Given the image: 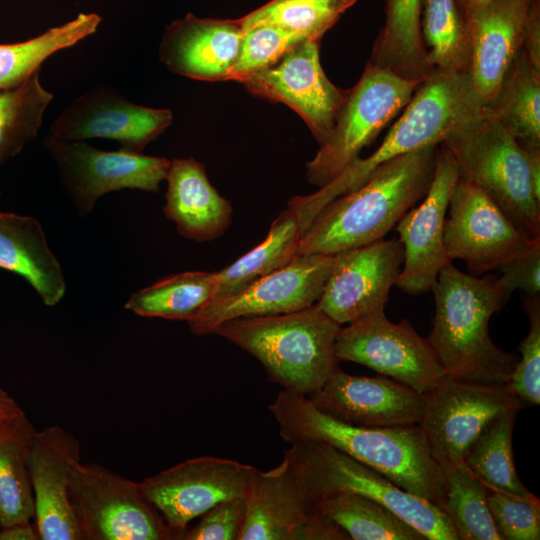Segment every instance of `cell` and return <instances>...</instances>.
<instances>
[{
  "label": "cell",
  "mask_w": 540,
  "mask_h": 540,
  "mask_svg": "<svg viewBox=\"0 0 540 540\" xmlns=\"http://www.w3.org/2000/svg\"><path fill=\"white\" fill-rule=\"evenodd\" d=\"M284 451L304 487L357 493L385 506L426 540H459L443 510L383 474L324 443L296 441Z\"/></svg>",
  "instance_id": "52a82bcc"
},
{
  "label": "cell",
  "mask_w": 540,
  "mask_h": 540,
  "mask_svg": "<svg viewBox=\"0 0 540 540\" xmlns=\"http://www.w3.org/2000/svg\"><path fill=\"white\" fill-rule=\"evenodd\" d=\"M384 309L339 329L337 360L365 365L420 394L428 393L446 378L428 338L421 337L407 319L391 322Z\"/></svg>",
  "instance_id": "8fae6325"
},
{
  "label": "cell",
  "mask_w": 540,
  "mask_h": 540,
  "mask_svg": "<svg viewBox=\"0 0 540 540\" xmlns=\"http://www.w3.org/2000/svg\"><path fill=\"white\" fill-rule=\"evenodd\" d=\"M80 444L59 425L34 431L29 470L40 540H81L69 497Z\"/></svg>",
  "instance_id": "603a6c76"
},
{
  "label": "cell",
  "mask_w": 540,
  "mask_h": 540,
  "mask_svg": "<svg viewBox=\"0 0 540 540\" xmlns=\"http://www.w3.org/2000/svg\"><path fill=\"white\" fill-rule=\"evenodd\" d=\"M319 43L316 39L297 43L277 62L241 83L251 94L294 110L321 145L334 127L348 90L337 87L325 75Z\"/></svg>",
  "instance_id": "9a60e30c"
},
{
  "label": "cell",
  "mask_w": 540,
  "mask_h": 540,
  "mask_svg": "<svg viewBox=\"0 0 540 540\" xmlns=\"http://www.w3.org/2000/svg\"><path fill=\"white\" fill-rule=\"evenodd\" d=\"M306 40L271 25L243 29L238 56L227 80L242 82L250 75L277 62L290 48Z\"/></svg>",
  "instance_id": "f35d334b"
},
{
  "label": "cell",
  "mask_w": 540,
  "mask_h": 540,
  "mask_svg": "<svg viewBox=\"0 0 540 540\" xmlns=\"http://www.w3.org/2000/svg\"><path fill=\"white\" fill-rule=\"evenodd\" d=\"M335 254L298 255L285 267L242 292L209 304L187 321L194 335L212 334L222 323L249 316L299 311L317 303L332 270Z\"/></svg>",
  "instance_id": "e0dca14e"
},
{
  "label": "cell",
  "mask_w": 540,
  "mask_h": 540,
  "mask_svg": "<svg viewBox=\"0 0 540 540\" xmlns=\"http://www.w3.org/2000/svg\"><path fill=\"white\" fill-rule=\"evenodd\" d=\"M445 494L441 509L459 540H503L489 507L486 486L470 471L448 464L441 467Z\"/></svg>",
  "instance_id": "8d00e7d4"
},
{
  "label": "cell",
  "mask_w": 540,
  "mask_h": 540,
  "mask_svg": "<svg viewBox=\"0 0 540 540\" xmlns=\"http://www.w3.org/2000/svg\"><path fill=\"white\" fill-rule=\"evenodd\" d=\"M218 283V271L178 273L133 293L125 308L142 317L187 322L214 301Z\"/></svg>",
  "instance_id": "1f68e13d"
},
{
  "label": "cell",
  "mask_w": 540,
  "mask_h": 540,
  "mask_svg": "<svg viewBox=\"0 0 540 540\" xmlns=\"http://www.w3.org/2000/svg\"><path fill=\"white\" fill-rule=\"evenodd\" d=\"M524 149H540V72L521 49L496 97L484 106Z\"/></svg>",
  "instance_id": "4dcf8cb0"
},
{
  "label": "cell",
  "mask_w": 540,
  "mask_h": 540,
  "mask_svg": "<svg viewBox=\"0 0 540 540\" xmlns=\"http://www.w3.org/2000/svg\"><path fill=\"white\" fill-rule=\"evenodd\" d=\"M340 328L315 303L285 314L232 319L212 334L255 357L269 381L308 397L338 367L335 341Z\"/></svg>",
  "instance_id": "5b68a950"
},
{
  "label": "cell",
  "mask_w": 540,
  "mask_h": 540,
  "mask_svg": "<svg viewBox=\"0 0 540 540\" xmlns=\"http://www.w3.org/2000/svg\"><path fill=\"white\" fill-rule=\"evenodd\" d=\"M522 50L533 68L540 72V0H534L525 25Z\"/></svg>",
  "instance_id": "ee69618b"
},
{
  "label": "cell",
  "mask_w": 540,
  "mask_h": 540,
  "mask_svg": "<svg viewBox=\"0 0 540 540\" xmlns=\"http://www.w3.org/2000/svg\"><path fill=\"white\" fill-rule=\"evenodd\" d=\"M69 497L81 540H181L140 482L99 464L74 468Z\"/></svg>",
  "instance_id": "9c48e42d"
},
{
  "label": "cell",
  "mask_w": 540,
  "mask_h": 540,
  "mask_svg": "<svg viewBox=\"0 0 540 540\" xmlns=\"http://www.w3.org/2000/svg\"><path fill=\"white\" fill-rule=\"evenodd\" d=\"M524 150L529 165L533 193L535 198L540 202V149Z\"/></svg>",
  "instance_id": "bcb514c9"
},
{
  "label": "cell",
  "mask_w": 540,
  "mask_h": 540,
  "mask_svg": "<svg viewBox=\"0 0 540 540\" xmlns=\"http://www.w3.org/2000/svg\"><path fill=\"white\" fill-rule=\"evenodd\" d=\"M443 243L450 260L462 259L471 274L499 269L540 238L515 225L479 186L459 179L449 200Z\"/></svg>",
  "instance_id": "4fadbf2b"
},
{
  "label": "cell",
  "mask_w": 540,
  "mask_h": 540,
  "mask_svg": "<svg viewBox=\"0 0 540 540\" xmlns=\"http://www.w3.org/2000/svg\"><path fill=\"white\" fill-rule=\"evenodd\" d=\"M442 144L455 159L459 179L479 186L518 228L540 238V202L525 150L498 120L484 109Z\"/></svg>",
  "instance_id": "8992f818"
},
{
  "label": "cell",
  "mask_w": 540,
  "mask_h": 540,
  "mask_svg": "<svg viewBox=\"0 0 540 540\" xmlns=\"http://www.w3.org/2000/svg\"><path fill=\"white\" fill-rule=\"evenodd\" d=\"M34 431L24 412L0 424V527L34 518L29 470Z\"/></svg>",
  "instance_id": "f546056e"
},
{
  "label": "cell",
  "mask_w": 540,
  "mask_h": 540,
  "mask_svg": "<svg viewBox=\"0 0 540 540\" xmlns=\"http://www.w3.org/2000/svg\"><path fill=\"white\" fill-rule=\"evenodd\" d=\"M522 305L529 319V331L519 343L521 359L505 384L521 401L528 405L540 403V299L522 295Z\"/></svg>",
  "instance_id": "ab89813d"
},
{
  "label": "cell",
  "mask_w": 540,
  "mask_h": 540,
  "mask_svg": "<svg viewBox=\"0 0 540 540\" xmlns=\"http://www.w3.org/2000/svg\"><path fill=\"white\" fill-rule=\"evenodd\" d=\"M269 410L287 443L328 444L383 474L400 488L441 508L445 476L418 424L363 427L317 409L307 396L282 390Z\"/></svg>",
  "instance_id": "6da1fadb"
},
{
  "label": "cell",
  "mask_w": 540,
  "mask_h": 540,
  "mask_svg": "<svg viewBox=\"0 0 540 540\" xmlns=\"http://www.w3.org/2000/svg\"><path fill=\"white\" fill-rule=\"evenodd\" d=\"M39 74L40 70L21 85L0 92V167L38 135L53 100Z\"/></svg>",
  "instance_id": "d590c367"
},
{
  "label": "cell",
  "mask_w": 540,
  "mask_h": 540,
  "mask_svg": "<svg viewBox=\"0 0 540 540\" xmlns=\"http://www.w3.org/2000/svg\"><path fill=\"white\" fill-rule=\"evenodd\" d=\"M23 412L15 399L0 387V424Z\"/></svg>",
  "instance_id": "7dc6e473"
},
{
  "label": "cell",
  "mask_w": 540,
  "mask_h": 540,
  "mask_svg": "<svg viewBox=\"0 0 540 540\" xmlns=\"http://www.w3.org/2000/svg\"><path fill=\"white\" fill-rule=\"evenodd\" d=\"M439 145L394 157L327 203L302 233L299 255L335 254L383 239L426 194Z\"/></svg>",
  "instance_id": "7a4b0ae2"
},
{
  "label": "cell",
  "mask_w": 540,
  "mask_h": 540,
  "mask_svg": "<svg viewBox=\"0 0 540 540\" xmlns=\"http://www.w3.org/2000/svg\"><path fill=\"white\" fill-rule=\"evenodd\" d=\"M484 104L468 72L434 69L415 90L381 145L354 160L338 177L306 196H295L307 225L334 198L361 186L384 162L427 146L440 145L482 115Z\"/></svg>",
  "instance_id": "277c9868"
},
{
  "label": "cell",
  "mask_w": 540,
  "mask_h": 540,
  "mask_svg": "<svg viewBox=\"0 0 540 540\" xmlns=\"http://www.w3.org/2000/svg\"><path fill=\"white\" fill-rule=\"evenodd\" d=\"M357 0H270L240 18L243 29L271 25L304 39L321 40Z\"/></svg>",
  "instance_id": "74e56055"
},
{
  "label": "cell",
  "mask_w": 540,
  "mask_h": 540,
  "mask_svg": "<svg viewBox=\"0 0 540 540\" xmlns=\"http://www.w3.org/2000/svg\"><path fill=\"white\" fill-rule=\"evenodd\" d=\"M308 398L323 413L363 427L418 424L425 403V394L395 380L350 375L339 367Z\"/></svg>",
  "instance_id": "7402d4cb"
},
{
  "label": "cell",
  "mask_w": 540,
  "mask_h": 540,
  "mask_svg": "<svg viewBox=\"0 0 540 540\" xmlns=\"http://www.w3.org/2000/svg\"><path fill=\"white\" fill-rule=\"evenodd\" d=\"M458 180L455 159L440 144L434 175L422 202L395 226L404 247L403 268L395 285L409 295L432 291L439 272L452 263L444 248L443 233L449 200Z\"/></svg>",
  "instance_id": "ac0fdd59"
},
{
  "label": "cell",
  "mask_w": 540,
  "mask_h": 540,
  "mask_svg": "<svg viewBox=\"0 0 540 540\" xmlns=\"http://www.w3.org/2000/svg\"><path fill=\"white\" fill-rule=\"evenodd\" d=\"M470 44L468 73L485 105L498 94L506 73L522 49L534 0H461Z\"/></svg>",
  "instance_id": "44dd1931"
},
{
  "label": "cell",
  "mask_w": 540,
  "mask_h": 540,
  "mask_svg": "<svg viewBox=\"0 0 540 540\" xmlns=\"http://www.w3.org/2000/svg\"><path fill=\"white\" fill-rule=\"evenodd\" d=\"M301 236L300 213L289 202L259 245L218 271L219 283L213 302L232 297L260 278L288 265L299 255Z\"/></svg>",
  "instance_id": "f1b7e54d"
},
{
  "label": "cell",
  "mask_w": 540,
  "mask_h": 540,
  "mask_svg": "<svg viewBox=\"0 0 540 540\" xmlns=\"http://www.w3.org/2000/svg\"><path fill=\"white\" fill-rule=\"evenodd\" d=\"M101 21L96 13H80L28 40L0 43V92L21 85L50 56L94 34Z\"/></svg>",
  "instance_id": "d6a6232c"
},
{
  "label": "cell",
  "mask_w": 540,
  "mask_h": 540,
  "mask_svg": "<svg viewBox=\"0 0 540 540\" xmlns=\"http://www.w3.org/2000/svg\"><path fill=\"white\" fill-rule=\"evenodd\" d=\"M498 276L506 291L511 295L520 289L527 296H537L540 291V240L522 255L499 268Z\"/></svg>",
  "instance_id": "7bdbcfd3"
},
{
  "label": "cell",
  "mask_w": 540,
  "mask_h": 540,
  "mask_svg": "<svg viewBox=\"0 0 540 540\" xmlns=\"http://www.w3.org/2000/svg\"><path fill=\"white\" fill-rule=\"evenodd\" d=\"M315 511L353 540H426L385 506L354 492L304 487Z\"/></svg>",
  "instance_id": "4316f807"
},
{
  "label": "cell",
  "mask_w": 540,
  "mask_h": 540,
  "mask_svg": "<svg viewBox=\"0 0 540 540\" xmlns=\"http://www.w3.org/2000/svg\"><path fill=\"white\" fill-rule=\"evenodd\" d=\"M422 0H386L385 22L376 36L371 64L396 75L423 81L434 70L421 38Z\"/></svg>",
  "instance_id": "83f0119b"
},
{
  "label": "cell",
  "mask_w": 540,
  "mask_h": 540,
  "mask_svg": "<svg viewBox=\"0 0 540 540\" xmlns=\"http://www.w3.org/2000/svg\"><path fill=\"white\" fill-rule=\"evenodd\" d=\"M488 490V507L503 540L540 539L539 498L525 499Z\"/></svg>",
  "instance_id": "60d3db41"
},
{
  "label": "cell",
  "mask_w": 540,
  "mask_h": 540,
  "mask_svg": "<svg viewBox=\"0 0 540 540\" xmlns=\"http://www.w3.org/2000/svg\"><path fill=\"white\" fill-rule=\"evenodd\" d=\"M420 31L433 69L468 72L470 44L461 0H422Z\"/></svg>",
  "instance_id": "e575fe53"
},
{
  "label": "cell",
  "mask_w": 540,
  "mask_h": 540,
  "mask_svg": "<svg viewBox=\"0 0 540 540\" xmlns=\"http://www.w3.org/2000/svg\"><path fill=\"white\" fill-rule=\"evenodd\" d=\"M517 410L496 417L470 448L465 463L487 489L507 495L535 499L517 475L512 449V431Z\"/></svg>",
  "instance_id": "836d02e7"
},
{
  "label": "cell",
  "mask_w": 540,
  "mask_h": 540,
  "mask_svg": "<svg viewBox=\"0 0 540 540\" xmlns=\"http://www.w3.org/2000/svg\"><path fill=\"white\" fill-rule=\"evenodd\" d=\"M172 120L169 109L135 104L112 87L98 84L60 112L51 123L49 134L74 141L113 140L122 150L142 153Z\"/></svg>",
  "instance_id": "d6986e66"
},
{
  "label": "cell",
  "mask_w": 540,
  "mask_h": 540,
  "mask_svg": "<svg viewBox=\"0 0 540 540\" xmlns=\"http://www.w3.org/2000/svg\"><path fill=\"white\" fill-rule=\"evenodd\" d=\"M240 19L198 18L187 13L165 27L160 61L173 73L202 81H226L241 45Z\"/></svg>",
  "instance_id": "cb8c5ba5"
},
{
  "label": "cell",
  "mask_w": 540,
  "mask_h": 540,
  "mask_svg": "<svg viewBox=\"0 0 540 540\" xmlns=\"http://www.w3.org/2000/svg\"><path fill=\"white\" fill-rule=\"evenodd\" d=\"M257 468L236 460L187 459L140 482L149 501L181 540L188 524L216 504L243 497Z\"/></svg>",
  "instance_id": "5bb4252c"
},
{
  "label": "cell",
  "mask_w": 540,
  "mask_h": 540,
  "mask_svg": "<svg viewBox=\"0 0 540 540\" xmlns=\"http://www.w3.org/2000/svg\"><path fill=\"white\" fill-rule=\"evenodd\" d=\"M525 407L505 384L446 377L425 394L418 425L440 467L451 464L469 470L466 457L484 429L500 414Z\"/></svg>",
  "instance_id": "30bf717a"
},
{
  "label": "cell",
  "mask_w": 540,
  "mask_h": 540,
  "mask_svg": "<svg viewBox=\"0 0 540 540\" xmlns=\"http://www.w3.org/2000/svg\"><path fill=\"white\" fill-rule=\"evenodd\" d=\"M404 261L399 238L380 239L335 253L318 307L338 324L385 308Z\"/></svg>",
  "instance_id": "ffe728a7"
},
{
  "label": "cell",
  "mask_w": 540,
  "mask_h": 540,
  "mask_svg": "<svg viewBox=\"0 0 540 540\" xmlns=\"http://www.w3.org/2000/svg\"><path fill=\"white\" fill-rule=\"evenodd\" d=\"M421 82L367 61L358 82L348 89L329 137L306 164L308 182L321 188L338 177L404 109Z\"/></svg>",
  "instance_id": "ba28073f"
},
{
  "label": "cell",
  "mask_w": 540,
  "mask_h": 540,
  "mask_svg": "<svg viewBox=\"0 0 540 540\" xmlns=\"http://www.w3.org/2000/svg\"><path fill=\"white\" fill-rule=\"evenodd\" d=\"M471 1H475V2H483V1H487V0H471Z\"/></svg>",
  "instance_id": "c3c4849f"
},
{
  "label": "cell",
  "mask_w": 540,
  "mask_h": 540,
  "mask_svg": "<svg viewBox=\"0 0 540 540\" xmlns=\"http://www.w3.org/2000/svg\"><path fill=\"white\" fill-rule=\"evenodd\" d=\"M0 268L24 278L48 306L65 294L61 266L32 217L0 211Z\"/></svg>",
  "instance_id": "484cf974"
},
{
  "label": "cell",
  "mask_w": 540,
  "mask_h": 540,
  "mask_svg": "<svg viewBox=\"0 0 540 540\" xmlns=\"http://www.w3.org/2000/svg\"><path fill=\"white\" fill-rule=\"evenodd\" d=\"M43 146L55 162L60 181L75 208L89 214L104 194L121 189L157 192L170 160L119 149L104 151L85 141L46 134Z\"/></svg>",
  "instance_id": "7c38bea8"
},
{
  "label": "cell",
  "mask_w": 540,
  "mask_h": 540,
  "mask_svg": "<svg viewBox=\"0 0 540 540\" xmlns=\"http://www.w3.org/2000/svg\"><path fill=\"white\" fill-rule=\"evenodd\" d=\"M432 291L436 310L428 340L446 377L506 384L519 359L500 349L489 334L490 318L511 296L499 277L478 278L450 263L439 272Z\"/></svg>",
  "instance_id": "3957f363"
},
{
  "label": "cell",
  "mask_w": 540,
  "mask_h": 540,
  "mask_svg": "<svg viewBox=\"0 0 540 540\" xmlns=\"http://www.w3.org/2000/svg\"><path fill=\"white\" fill-rule=\"evenodd\" d=\"M39 532L31 521L14 523L1 527L0 540H39Z\"/></svg>",
  "instance_id": "f6af8a7d"
},
{
  "label": "cell",
  "mask_w": 540,
  "mask_h": 540,
  "mask_svg": "<svg viewBox=\"0 0 540 540\" xmlns=\"http://www.w3.org/2000/svg\"><path fill=\"white\" fill-rule=\"evenodd\" d=\"M244 501L240 540H350L318 515L286 456L272 469L255 470Z\"/></svg>",
  "instance_id": "2e32d148"
},
{
  "label": "cell",
  "mask_w": 540,
  "mask_h": 540,
  "mask_svg": "<svg viewBox=\"0 0 540 540\" xmlns=\"http://www.w3.org/2000/svg\"><path fill=\"white\" fill-rule=\"evenodd\" d=\"M245 515L244 496L222 501L187 528L183 540H240Z\"/></svg>",
  "instance_id": "b9f144b4"
},
{
  "label": "cell",
  "mask_w": 540,
  "mask_h": 540,
  "mask_svg": "<svg viewBox=\"0 0 540 540\" xmlns=\"http://www.w3.org/2000/svg\"><path fill=\"white\" fill-rule=\"evenodd\" d=\"M163 208L183 237L204 242L221 236L229 227L231 203L210 183L205 166L192 157L170 161Z\"/></svg>",
  "instance_id": "d4e9b609"
}]
</instances>
